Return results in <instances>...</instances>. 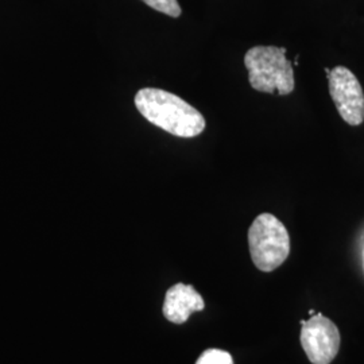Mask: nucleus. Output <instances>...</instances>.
I'll return each mask as SVG.
<instances>
[{"mask_svg":"<svg viewBox=\"0 0 364 364\" xmlns=\"http://www.w3.org/2000/svg\"><path fill=\"white\" fill-rule=\"evenodd\" d=\"M134 102L146 120L174 136L195 138L205 130L200 111L171 92L144 88L136 92Z\"/></svg>","mask_w":364,"mask_h":364,"instance_id":"1","label":"nucleus"},{"mask_svg":"<svg viewBox=\"0 0 364 364\" xmlns=\"http://www.w3.org/2000/svg\"><path fill=\"white\" fill-rule=\"evenodd\" d=\"M250 85L255 91L287 96L294 91V70L287 58V49L254 46L245 55Z\"/></svg>","mask_w":364,"mask_h":364,"instance_id":"2","label":"nucleus"},{"mask_svg":"<svg viewBox=\"0 0 364 364\" xmlns=\"http://www.w3.org/2000/svg\"><path fill=\"white\" fill-rule=\"evenodd\" d=\"M248 248L258 270L274 272L290 254L287 227L272 213H260L248 230Z\"/></svg>","mask_w":364,"mask_h":364,"instance_id":"3","label":"nucleus"},{"mask_svg":"<svg viewBox=\"0 0 364 364\" xmlns=\"http://www.w3.org/2000/svg\"><path fill=\"white\" fill-rule=\"evenodd\" d=\"M329 93L340 117L350 126L364 122V92L359 80L346 66H336L328 73Z\"/></svg>","mask_w":364,"mask_h":364,"instance_id":"4","label":"nucleus"},{"mask_svg":"<svg viewBox=\"0 0 364 364\" xmlns=\"http://www.w3.org/2000/svg\"><path fill=\"white\" fill-rule=\"evenodd\" d=\"M301 346L312 364H331L340 348L338 326L321 313L301 321Z\"/></svg>","mask_w":364,"mask_h":364,"instance_id":"5","label":"nucleus"},{"mask_svg":"<svg viewBox=\"0 0 364 364\" xmlns=\"http://www.w3.org/2000/svg\"><path fill=\"white\" fill-rule=\"evenodd\" d=\"M205 308L204 299L192 285L176 284L165 296L164 316L173 324H183L192 313L201 312Z\"/></svg>","mask_w":364,"mask_h":364,"instance_id":"6","label":"nucleus"},{"mask_svg":"<svg viewBox=\"0 0 364 364\" xmlns=\"http://www.w3.org/2000/svg\"><path fill=\"white\" fill-rule=\"evenodd\" d=\"M196 364H234L231 353L218 348H209L203 352Z\"/></svg>","mask_w":364,"mask_h":364,"instance_id":"7","label":"nucleus"},{"mask_svg":"<svg viewBox=\"0 0 364 364\" xmlns=\"http://www.w3.org/2000/svg\"><path fill=\"white\" fill-rule=\"evenodd\" d=\"M144 4L171 18H178L182 10L177 0H142Z\"/></svg>","mask_w":364,"mask_h":364,"instance_id":"8","label":"nucleus"}]
</instances>
